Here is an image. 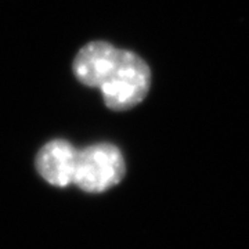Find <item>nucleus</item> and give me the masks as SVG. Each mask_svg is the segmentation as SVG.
Segmentation results:
<instances>
[{
  "instance_id": "2",
  "label": "nucleus",
  "mask_w": 249,
  "mask_h": 249,
  "mask_svg": "<svg viewBox=\"0 0 249 249\" xmlns=\"http://www.w3.org/2000/svg\"><path fill=\"white\" fill-rule=\"evenodd\" d=\"M122 152L109 142H98L78 150L73 184L88 193H103L116 186L124 176Z\"/></svg>"
},
{
  "instance_id": "1",
  "label": "nucleus",
  "mask_w": 249,
  "mask_h": 249,
  "mask_svg": "<svg viewBox=\"0 0 249 249\" xmlns=\"http://www.w3.org/2000/svg\"><path fill=\"white\" fill-rule=\"evenodd\" d=\"M151 88V71L140 55L129 50H116L107 65L97 89L109 109L126 111L147 97Z\"/></svg>"
},
{
  "instance_id": "3",
  "label": "nucleus",
  "mask_w": 249,
  "mask_h": 249,
  "mask_svg": "<svg viewBox=\"0 0 249 249\" xmlns=\"http://www.w3.org/2000/svg\"><path fill=\"white\" fill-rule=\"evenodd\" d=\"M78 150L71 142L57 139L45 144L36 157V169L47 183L57 187L73 184Z\"/></svg>"
}]
</instances>
